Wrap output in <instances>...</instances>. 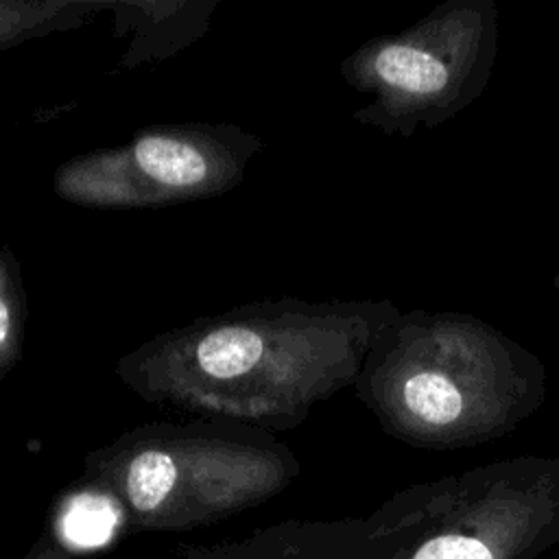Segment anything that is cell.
I'll use <instances>...</instances> for the list:
<instances>
[{
	"mask_svg": "<svg viewBox=\"0 0 559 559\" xmlns=\"http://www.w3.org/2000/svg\"><path fill=\"white\" fill-rule=\"evenodd\" d=\"M373 70L386 85L419 96L435 94L448 83V68L443 61L432 52L408 44H391L382 48L376 55Z\"/></svg>",
	"mask_w": 559,
	"mask_h": 559,
	"instance_id": "obj_4",
	"label": "cell"
},
{
	"mask_svg": "<svg viewBox=\"0 0 559 559\" xmlns=\"http://www.w3.org/2000/svg\"><path fill=\"white\" fill-rule=\"evenodd\" d=\"M402 400L421 424L443 428L454 424L465 408V395L443 371L419 369L404 380Z\"/></svg>",
	"mask_w": 559,
	"mask_h": 559,
	"instance_id": "obj_6",
	"label": "cell"
},
{
	"mask_svg": "<svg viewBox=\"0 0 559 559\" xmlns=\"http://www.w3.org/2000/svg\"><path fill=\"white\" fill-rule=\"evenodd\" d=\"M26 332V290L20 260L11 247H0V382L22 358Z\"/></svg>",
	"mask_w": 559,
	"mask_h": 559,
	"instance_id": "obj_5",
	"label": "cell"
},
{
	"mask_svg": "<svg viewBox=\"0 0 559 559\" xmlns=\"http://www.w3.org/2000/svg\"><path fill=\"white\" fill-rule=\"evenodd\" d=\"M98 485L142 528H183L238 509L262 493L269 472L258 454L179 428L153 426L90 459Z\"/></svg>",
	"mask_w": 559,
	"mask_h": 559,
	"instance_id": "obj_1",
	"label": "cell"
},
{
	"mask_svg": "<svg viewBox=\"0 0 559 559\" xmlns=\"http://www.w3.org/2000/svg\"><path fill=\"white\" fill-rule=\"evenodd\" d=\"M236 175L229 138L201 124H159L114 148L66 159L52 192L74 205L142 210L214 194Z\"/></svg>",
	"mask_w": 559,
	"mask_h": 559,
	"instance_id": "obj_2",
	"label": "cell"
},
{
	"mask_svg": "<svg viewBox=\"0 0 559 559\" xmlns=\"http://www.w3.org/2000/svg\"><path fill=\"white\" fill-rule=\"evenodd\" d=\"M413 559H493L485 544L474 537L443 535L426 546Z\"/></svg>",
	"mask_w": 559,
	"mask_h": 559,
	"instance_id": "obj_8",
	"label": "cell"
},
{
	"mask_svg": "<svg viewBox=\"0 0 559 559\" xmlns=\"http://www.w3.org/2000/svg\"><path fill=\"white\" fill-rule=\"evenodd\" d=\"M31 559H74L66 548H59V546H48V548H41L37 555H33Z\"/></svg>",
	"mask_w": 559,
	"mask_h": 559,
	"instance_id": "obj_9",
	"label": "cell"
},
{
	"mask_svg": "<svg viewBox=\"0 0 559 559\" xmlns=\"http://www.w3.org/2000/svg\"><path fill=\"white\" fill-rule=\"evenodd\" d=\"M116 4L118 0H0V50L79 28Z\"/></svg>",
	"mask_w": 559,
	"mask_h": 559,
	"instance_id": "obj_3",
	"label": "cell"
},
{
	"mask_svg": "<svg viewBox=\"0 0 559 559\" xmlns=\"http://www.w3.org/2000/svg\"><path fill=\"white\" fill-rule=\"evenodd\" d=\"M120 524V504L105 493H79L68 500L59 518V535L74 548L105 544Z\"/></svg>",
	"mask_w": 559,
	"mask_h": 559,
	"instance_id": "obj_7",
	"label": "cell"
}]
</instances>
